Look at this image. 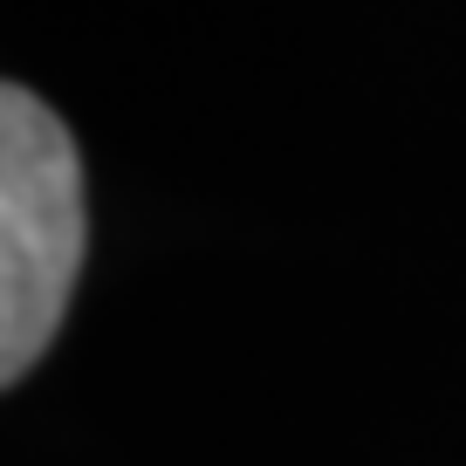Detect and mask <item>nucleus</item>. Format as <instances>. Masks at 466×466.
<instances>
[{
	"mask_svg": "<svg viewBox=\"0 0 466 466\" xmlns=\"http://www.w3.org/2000/svg\"><path fill=\"white\" fill-rule=\"evenodd\" d=\"M83 151L35 89H0V384L56 343L83 275Z\"/></svg>",
	"mask_w": 466,
	"mask_h": 466,
	"instance_id": "1",
	"label": "nucleus"
}]
</instances>
